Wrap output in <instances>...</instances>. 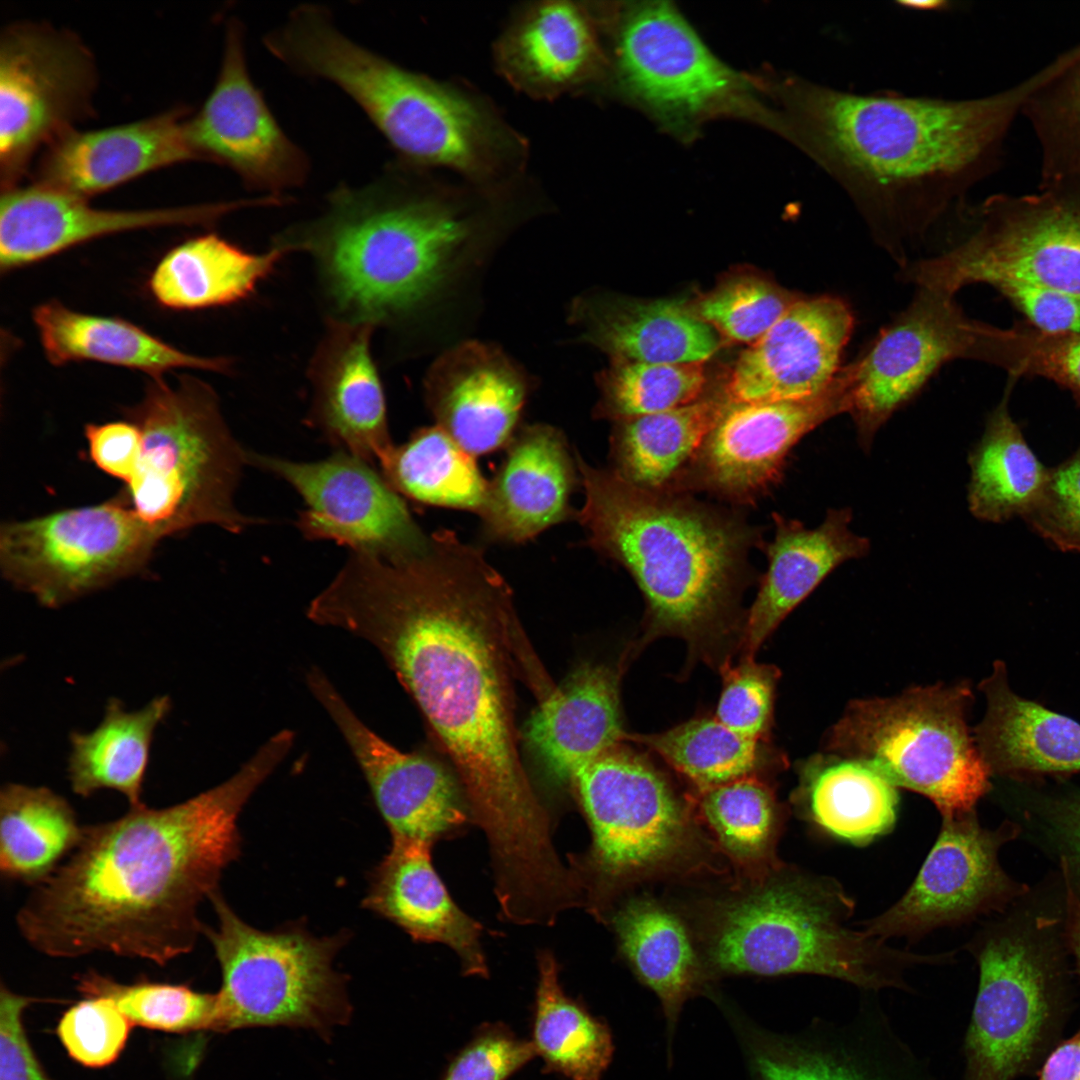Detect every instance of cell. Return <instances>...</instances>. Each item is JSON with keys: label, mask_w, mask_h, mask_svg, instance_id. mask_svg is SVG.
Wrapping results in <instances>:
<instances>
[{"label": "cell", "mask_w": 1080, "mask_h": 1080, "mask_svg": "<svg viewBox=\"0 0 1080 1080\" xmlns=\"http://www.w3.org/2000/svg\"><path fill=\"white\" fill-rule=\"evenodd\" d=\"M78 988L86 997L111 999L133 1025L173 1033L212 1030L215 994L186 985L122 984L94 971L79 977Z\"/></svg>", "instance_id": "50"}, {"label": "cell", "mask_w": 1080, "mask_h": 1080, "mask_svg": "<svg viewBox=\"0 0 1080 1080\" xmlns=\"http://www.w3.org/2000/svg\"><path fill=\"white\" fill-rule=\"evenodd\" d=\"M849 409L845 367L825 390L810 398L727 401L705 437L684 487H698L736 503H751L781 479L789 453L803 436Z\"/></svg>", "instance_id": "17"}, {"label": "cell", "mask_w": 1080, "mask_h": 1080, "mask_svg": "<svg viewBox=\"0 0 1080 1080\" xmlns=\"http://www.w3.org/2000/svg\"><path fill=\"white\" fill-rule=\"evenodd\" d=\"M132 1025L111 999L95 996L69 1008L59 1021L57 1034L75 1061L99 1068L119 1057Z\"/></svg>", "instance_id": "53"}, {"label": "cell", "mask_w": 1080, "mask_h": 1080, "mask_svg": "<svg viewBox=\"0 0 1080 1080\" xmlns=\"http://www.w3.org/2000/svg\"><path fill=\"white\" fill-rule=\"evenodd\" d=\"M188 115L175 108L129 124L72 129L44 149L35 183L87 199L153 170L198 160Z\"/></svg>", "instance_id": "29"}, {"label": "cell", "mask_w": 1080, "mask_h": 1080, "mask_svg": "<svg viewBox=\"0 0 1080 1080\" xmlns=\"http://www.w3.org/2000/svg\"><path fill=\"white\" fill-rule=\"evenodd\" d=\"M706 384L704 362L613 361L598 376L595 414L617 422L671 410L703 398Z\"/></svg>", "instance_id": "49"}, {"label": "cell", "mask_w": 1080, "mask_h": 1080, "mask_svg": "<svg viewBox=\"0 0 1080 1080\" xmlns=\"http://www.w3.org/2000/svg\"><path fill=\"white\" fill-rule=\"evenodd\" d=\"M33 321L48 361L61 366L94 361L147 373L175 368L226 372L230 361L183 352L121 318L85 314L52 300L33 311Z\"/></svg>", "instance_id": "36"}, {"label": "cell", "mask_w": 1080, "mask_h": 1080, "mask_svg": "<svg viewBox=\"0 0 1080 1080\" xmlns=\"http://www.w3.org/2000/svg\"><path fill=\"white\" fill-rule=\"evenodd\" d=\"M799 297L766 278L741 274L723 281L692 308L727 338L754 343Z\"/></svg>", "instance_id": "51"}, {"label": "cell", "mask_w": 1080, "mask_h": 1080, "mask_svg": "<svg viewBox=\"0 0 1080 1080\" xmlns=\"http://www.w3.org/2000/svg\"><path fill=\"white\" fill-rule=\"evenodd\" d=\"M993 288L1033 328L1053 335H1080V294L1022 281Z\"/></svg>", "instance_id": "57"}, {"label": "cell", "mask_w": 1080, "mask_h": 1080, "mask_svg": "<svg viewBox=\"0 0 1080 1080\" xmlns=\"http://www.w3.org/2000/svg\"><path fill=\"white\" fill-rule=\"evenodd\" d=\"M278 58L293 72L329 81L367 115L406 164L453 170L472 185L510 190L528 183L529 148L486 97L408 70L358 44L323 6L296 14Z\"/></svg>", "instance_id": "5"}, {"label": "cell", "mask_w": 1080, "mask_h": 1080, "mask_svg": "<svg viewBox=\"0 0 1080 1080\" xmlns=\"http://www.w3.org/2000/svg\"><path fill=\"white\" fill-rule=\"evenodd\" d=\"M248 463L286 481L306 508L297 528L310 540H332L353 552L401 561L420 553L427 537L403 497L371 463L344 451L316 462L248 452Z\"/></svg>", "instance_id": "16"}, {"label": "cell", "mask_w": 1080, "mask_h": 1080, "mask_svg": "<svg viewBox=\"0 0 1080 1080\" xmlns=\"http://www.w3.org/2000/svg\"><path fill=\"white\" fill-rule=\"evenodd\" d=\"M538 970L531 1041L536 1055L570 1080H599L613 1053L607 1026L564 993L552 953L539 954Z\"/></svg>", "instance_id": "46"}, {"label": "cell", "mask_w": 1080, "mask_h": 1080, "mask_svg": "<svg viewBox=\"0 0 1080 1080\" xmlns=\"http://www.w3.org/2000/svg\"><path fill=\"white\" fill-rule=\"evenodd\" d=\"M979 689L987 709L974 739L991 774L1080 772V723L1014 692L1001 660L994 662Z\"/></svg>", "instance_id": "35"}, {"label": "cell", "mask_w": 1080, "mask_h": 1080, "mask_svg": "<svg viewBox=\"0 0 1080 1080\" xmlns=\"http://www.w3.org/2000/svg\"><path fill=\"white\" fill-rule=\"evenodd\" d=\"M306 616L384 658L453 764L492 858L519 862L549 845V816L519 754L515 681L538 701L555 686L479 548L440 530L405 560L353 552Z\"/></svg>", "instance_id": "1"}, {"label": "cell", "mask_w": 1080, "mask_h": 1080, "mask_svg": "<svg viewBox=\"0 0 1080 1080\" xmlns=\"http://www.w3.org/2000/svg\"><path fill=\"white\" fill-rule=\"evenodd\" d=\"M277 245L262 254L244 251L217 234L193 237L169 250L148 280L153 298L173 310L224 306L247 298L280 259Z\"/></svg>", "instance_id": "38"}, {"label": "cell", "mask_w": 1080, "mask_h": 1080, "mask_svg": "<svg viewBox=\"0 0 1080 1080\" xmlns=\"http://www.w3.org/2000/svg\"><path fill=\"white\" fill-rule=\"evenodd\" d=\"M591 832V846L573 870L582 904L602 917L613 897L652 877L696 863V817L652 765L620 745L569 779Z\"/></svg>", "instance_id": "9"}, {"label": "cell", "mask_w": 1080, "mask_h": 1080, "mask_svg": "<svg viewBox=\"0 0 1080 1080\" xmlns=\"http://www.w3.org/2000/svg\"><path fill=\"white\" fill-rule=\"evenodd\" d=\"M170 709L168 696L155 697L135 711H126L120 700L111 698L95 729L70 734L67 771L73 792L89 797L109 789L123 794L130 806L142 804L154 731Z\"/></svg>", "instance_id": "41"}, {"label": "cell", "mask_w": 1080, "mask_h": 1080, "mask_svg": "<svg viewBox=\"0 0 1080 1080\" xmlns=\"http://www.w3.org/2000/svg\"><path fill=\"white\" fill-rule=\"evenodd\" d=\"M1018 382L1008 376L1001 400L987 417L984 432L969 454L968 505L975 518L1002 523L1023 518L1046 486V467L1029 446L1010 411Z\"/></svg>", "instance_id": "40"}, {"label": "cell", "mask_w": 1080, "mask_h": 1080, "mask_svg": "<svg viewBox=\"0 0 1080 1080\" xmlns=\"http://www.w3.org/2000/svg\"><path fill=\"white\" fill-rule=\"evenodd\" d=\"M187 130L198 160L232 169L248 189L282 196L308 177L307 155L285 134L250 77L244 28L235 18L226 25L215 86Z\"/></svg>", "instance_id": "19"}, {"label": "cell", "mask_w": 1080, "mask_h": 1080, "mask_svg": "<svg viewBox=\"0 0 1080 1080\" xmlns=\"http://www.w3.org/2000/svg\"><path fill=\"white\" fill-rule=\"evenodd\" d=\"M1050 809L1066 844L1080 866V794L1054 800Z\"/></svg>", "instance_id": "61"}, {"label": "cell", "mask_w": 1080, "mask_h": 1080, "mask_svg": "<svg viewBox=\"0 0 1080 1080\" xmlns=\"http://www.w3.org/2000/svg\"><path fill=\"white\" fill-rule=\"evenodd\" d=\"M89 457L104 473L127 484L142 452L139 427L130 420L87 424L84 429Z\"/></svg>", "instance_id": "59"}, {"label": "cell", "mask_w": 1080, "mask_h": 1080, "mask_svg": "<svg viewBox=\"0 0 1080 1080\" xmlns=\"http://www.w3.org/2000/svg\"><path fill=\"white\" fill-rule=\"evenodd\" d=\"M696 814L721 851L755 881L781 867L775 849L782 808L767 784L750 775L700 789Z\"/></svg>", "instance_id": "45"}, {"label": "cell", "mask_w": 1080, "mask_h": 1080, "mask_svg": "<svg viewBox=\"0 0 1080 1080\" xmlns=\"http://www.w3.org/2000/svg\"><path fill=\"white\" fill-rule=\"evenodd\" d=\"M971 698L963 683L855 700L832 727L826 749L924 795L942 817L973 812L990 788L991 771L968 729Z\"/></svg>", "instance_id": "10"}, {"label": "cell", "mask_w": 1080, "mask_h": 1080, "mask_svg": "<svg viewBox=\"0 0 1080 1080\" xmlns=\"http://www.w3.org/2000/svg\"><path fill=\"white\" fill-rule=\"evenodd\" d=\"M1039 1080H1080V1030L1050 1054Z\"/></svg>", "instance_id": "60"}, {"label": "cell", "mask_w": 1080, "mask_h": 1080, "mask_svg": "<svg viewBox=\"0 0 1080 1080\" xmlns=\"http://www.w3.org/2000/svg\"><path fill=\"white\" fill-rule=\"evenodd\" d=\"M126 417L141 431L142 452L119 494L159 540L200 525L240 533L257 523L235 503L248 451L207 383L189 375L175 385L150 377Z\"/></svg>", "instance_id": "8"}, {"label": "cell", "mask_w": 1080, "mask_h": 1080, "mask_svg": "<svg viewBox=\"0 0 1080 1080\" xmlns=\"http://www.w3.org/2000/svg\"><path fill=\"white\" fill-rule=\"evenodd\" d=\"M216 929L205 927L221 968L212 1030L286 1026L328 1035L352 1008L334 958L344 936L317 937L304 928L262 931L244 922L216 891Z\"/></svg>", "instance_id": "11"}, {"label": "cell", "mask_w": 1080, "mask_h": 1080, "mask_svg": "<svg viewBox=\"0 0 1080 1080\" xmlns=\"http://www.w3.org/2000/svg\"><path fill=\"white\" fill-rule=\"evenodd\" d=\"M977 960L963 1080H1013L1034 1062L1056 1018L1050 978L1030 946L1016 937L990 938Z\"/></svg>", "instance_id": "18"}, {"label": "cell", "mask_w": 1080, "mask_h": 1080, "mask_svg": "<svg viewBox=\"0 0 1080 1080\" xmlns=\"http://www.w3.org/2000/svg\"><path fill=\"white\" fill-rule=\"evenodd\" d=\"M1069 932L1080 971V894L1068 887Z\"/></svg>", "instance_id": "62"}, {"label": "cell", "mask_w": 1080, "mask_h": 1080, "mask_svg": "<svg viewBox=\"0 0 1080 1080\" xmlns=\"http://www.w3.org/2000/svg\"><path fill=\"white\" fill-rule=\"evenodd\" d=\"M897 787L861 760L815 756L803 767L796 801L823 833L865 845L889 832L898 808Z\"/></svg>", "instance_id": "39"}, {"label": "cell", "mask_w": 1080, "mask_h": 1080, "mask_svg": "<svg viewBox=\"0 0 1080 1080\" xmlns=\"http://www.w3.org/2000/svg\"><path fill=\"white\" fill-rule=\"evenodd\" d=\"M592 16L584 4L567 0L517 8L493 46L497 72L536 100L580 91L603 67Z\"/></svg>", "instance_id": "28"}, {"label": "cell", "mask_w": 1080, "mask_h": 1080, "mask_svg": "<svg viewBox=\"0 0 1080 1080\" xmlns=\"http://www.w3.org/2000/svg\"><path fill=\"white\" fill-rule=\"evenodd\" d=\"M381 474L402 497L479 514L488 482L475 457L437 425L413 432L378 460Z\"/></svg>", "instance_id": "44"}, {"label": "cell", "mask_w": 1080, "mask_h": 1080, "mask_svg": "<svg viewBox=\"0 0 1080 1080\" xmlns=\"http://www.w3.org/2000/svg\"><path fill=\"white\" fill-rule=\"evenodd\" d=\"M375 326L330 318L310 366L308 422L339 451L371 464L392 447L370 345Z\"/></svg>", "instance_id": "27"}, {"label": "cell", "mask_w": 1080, "mask_h": 1080, "mask_svg": "<svg viewBox=\"0 0 1080 1080\" xmlns=\"http://www.w3.org/2000/svg\"><path fill=\"white\" fill-rule=\"evenodd\" d=\"M1036 72L966 100L856 94L807 81L785 87L781 130L849 195L879 241L900 256L964 205L998 165L1004 140L1042 81Z\"/></svg>", "instance_id": "3"}, {"label": "cell", "mask_w": 1080, "mask_h": 1080, "mask_svg": "<svg viewBox=\"0 0 1080 1080\" xmlns=\"http://www.w3.org/2000/svg\"><path fill=\"white\" fill-rule=\"evenodd\" d=\"M727 400L723 393L671 410L617 421L611 470L638 488L681 492L691 465Z\"/></svg>", "instance_id": "37"}, {"label": "cell", "mask_w": 1080, "mask_h": 1080, "mask_svg": "<svg viewBox=\"0 0 1080 1080\" xmlns=\"http://www.w3.org/2000/svg\"><path fill=\"white\" fill-rule=\"evenodd\" d=\"M611 921L623 955L641 981L658 995L672 1029L701 976L685 925L672 911L647 898L628 900Z\"/></svg>", "instance_id": "42"}, {"label": "cell", "mask_w": 1080, "mask_h": 1080, "mask_svg": "<svg viewBox=\"0 0 1080 1080\" xmlns=\"http://www.w3.org/2000/svg\"><path fill=\"white\" fill-rule=\"evenodd\" d=\"M942 819L912 885L887 911L862 923L867 934L885 941L919 936L969 918L1004 892L1007 880L997 859L1003 831L983 829L973 812Z\"/></svg>", "instance_id": "24"}, {"label": "cell", "mask_w": 1080, "mask_h": 1080, "mask_svg": "<svg viewBox=\"0 0 1080 1080\" xmlns=\"http://www.w3.org/2000/svg\"><path fill=\"white\" fill-rule=\"evenodd\" d=\"M35 1001L1 986L0 1080H49L27 1039L22 1015Z\"/></svg>", "instance_id": "58"}, {"label": "cell", "mask_w": 1080, "mask_h": 1080, "mask_svg": "<svg viewBox=\"0 0 1080 1080\" xmlns=\"http://www.w3.org/2000/svg\"><path fill=\"white\" fill-rule=\"evenodd\" d=\"M290 750L271 736L227 780L190 799L130 806L84 826L77 847L19 909L23 938L55 958L109 952L165 965L190 952L203 934L201 902L240 854L238 817Z\"/></svg>", "instance_id": "2"}, {"label": "cell", "mask_w": 1080, "mask_h": 1080, "mask_svg": "<svg viewBox=\"0 0 1080 1080\" xmlns=\"http://www.w3.org/2000/svg\"><path fill=\"white\" fill-rule=\"evenodd\" d=\"M620 671L595 662L579 664L538 702L523 738L548 775L561 784L582 766L624 740Z\"/></svg>", "instance_id": "32"}, {"label": "cell", "mask_w": 1080, "mask_h": 1080, "mask_svg": "<svg viewBox=\"0 0 1080 1080\" xmlns=\"http://www.w3.org/2000/svg\"><path fill=\"white\" fill-rule=\"evenodd\" d=\"M306 683L346 741L392 839L433 846L466 825L471 815L460 783L438 761L379 736L320 668L307 671Z\"/></svg>", "instance_id": "20"}, {"label": "cell", "mask_w": 1080, "mask_h": 1080, "mask_svg": "<svg viewBox=\"0 0 1080 1080\" xmlns=\"http://www.w3.org/2000/svg\"><path fill=\"white\" fill-rule=\"evenodd\" d=\"M951 247L911 263L906 280L955 295L976 283L1022 281L1080 294V188L993 195L958 214Z\"/></svg>", "instance_id": "12"}, {"label": "cell", "mask_w": 1080, "mask_h": 1080, "mask_svg": "<svg viewBox=\"0 0 1080 1080\" xmlns=\"http://www.w3.org/2000/svg\"><path fill=\"white\" fill-rule=\"evenodd\" d=\"M756 1040L753 1080H938L872 1000L844 1020L815 1017L796 1033Z\"/></svg>", "instance_id": "22"}, {"label": "cell", "mask_w": 1080, "mask_h": 1080, "mask_svg": "<svg viewBox=\"0 0 1080 1080\" xmlns=\"http://www.w3.org/2000/svg\"><path fill=\"white\" fill-rule=\"evenodd\" d=\"M94 58L72 32L9 25L0 39L1 189L16 186L41 148L93 113Z\"/></svg>", "instance_id": "14"}, {"label": "cell", "mask_w": 1080, "mask_h": 1080, "mask_svg": "<svg viewBox=\"0 0 1080 1080\" xmlns=\"http://www.w3.org/2000/svg\"><path fill=\"white\" fill-rule=\"evenodd\" d=\"M1040 148V185L1080 188V44L1050 62L1025 102Z\"/></svg>", "instance_id": "47"}, {"label": "cell", "mask_w": 1080, "mask_h": 1080, "mask_svg": "<svg viewBox=\"0 0 1080 1080\" xmlns=\"http://www.w3.org/2000/svg\"><path fill=\"white\" fill-rule=\"evenodd\" d=\"M579 480L576 457L559 429L547 424L520 426L488 482L478 514L485 536L519 544L569 519Z\"/></svg>", "instance_id": "30"}, {"label": "cell", "mask_w": 1080, "mask_h": 1080, "mask_svg": "<svg viewBox=\"0 0 1080 1080\" xmlns=\"http://www.w3.org/2000/svg\"><path fill=\"white\" fill-rule=\"evenodd\" d=\"M723 689L715 718L737 734L759 741L769 729L778 671L753 658L722 667Z\"/></svg>", "instance_id": "54"}, {"label": "cell", "mask_w": 1080, "mask_h": 1080, "mask_svg": "<svg viewBox=\"0 0 1080 1080\" xmlns=\"http://www.w3.org/2000/svg\"><path fill=\"white\" fill-rule=\"evenodd\" d=\"M854 902L832 878L779 867L754 885L709 905L707 960L718 972L835 978L865 992H911L906 973L940 964L942 954L920 955L846 926Z\"/></svg>", "instance_id": "7"}, {"label": "cell", "mask_w": 1080, "mask_h": 1080, "mask_svg": "<svg viewBox=\"0 0 1080 1080\" xmlns=\"http://www.w3.org/2000/svg\"><path fill=\"white\" fill-rule=\"evenodd\" d=\"M84 826L61 795L47 787L8 783L0 791V870L8 880L37 884L81 840Z\"/></svg>", "instance_id": "43"}, {"label": "cell", "mask_w": 1080, "mask_h": 1080, "mask_svg": "<svg viewBox=\"0 0 1080 1080\" xmlns=\"http://www.w3.org/2000/svg\"><path fill=\"white\" fill-rule=\"evenodd\" d=\"M529 388L525 373L500 349L476 341L443 353L424 381L436 425L475 458L509 444Z\"/></svg>", "instance_id": "26"}, {"label": "cell", "mask_w": 1080, "mask_h": 1080, "mask_svg": "<svg viewBox=\"0 0 1080 1080\" xmlns=\"http://www.w3.org/2000/svg\"><path fill=\"white\" fill-rule=\"evenodd\" d=\"M615 58L624 85L650 107L670 115L707 112L732 100L742 87L737 75L665 2L642 3L625 13Z\"/></svg>", "instance_id": "21"}, {"label": "cell", "mask_w": 1080, "mask_h": 1080, "mask_svg": "<svg viewBox=\"0 0 1080 1080\" xmlns=\"http://www.w3.org/2000/svg\"><path fill=\"white\" fill-rule=\"evenodd\" d=\"M990 365L1018 380L1046 379L1067 391L1080 407V335L1043 333L1024 320L997 327Z\"/></svg>", "instance_id": "52"}, {"label": "cell", "mask_w": 1080, "mask_h": 1080, "mask_svg": "<svg viewBox=\"0 0 1080 1080\" xmlns=\"http://www.w3.org/2000/svg\"><path fill=\"white\" fill-rule=\"evenodd\" d=\"M851 520L848 508L829 510L816 528L774 514L767 571L744 624L745 658H753L781 621L837 566L869 551L868 539L851 531Z\"/></svg>", "instance_id": "33"}, {"label": "cell", "mask_w": 1080, "mask_h": 1080, "mask_svg": "<svg viewBox=\"0 0 1080 1080\" xmlns=\"http://www.w3.org/2000/svg\"><path fill=\"white\" fill-rule=\"evenodd\" d=\"M431 848L419 841L392 839L389 852L371 873L363 906L415 941L450 947L466 975L486 977L483 927L452 900L433 866Z\"/></svg>", "instance_id": "31"}, {"label": "cell", "mask_w": 1080, "mask_h": 1080, "mask_svg": "<svg viewBox=\"0 0 1080 1080\" xmlns=\"http://www.w3.org/2000/svg\"><path fill=\"white\" fill-rule=\"evenodd\" d=\"M535 1055L532 1042L504 1025L488 1024L455 1057L442 1080H506Z\"/></svg>", "instance_id": "56"}, {"label": "cell", "mask_w": 1080, "mask_h": 1080, "mask_svg": "<svg viewBox=\"0 0 1080 1080\" xmlns=\"http://www.w3.org/2000/svg\"><path fill=\"white\" fill-rule=\"evenodd\" d=\"M854 327L850 306L832 295L800 296L738 357L723 395L729 402L816 396L841 370Z\"/></svg>", "instance_id": "23"}, {"label": "cell", "mask_w": 1080, "mask_h": 1080, "mask_svg": "<svg viewBox=\"0 0 1080 1080\" xmlns=\"http://www.w3.org/2000/svg\"><path fill=\"white\" fill-rule=\"evenodd\" d=\"M158 541L118 494L3 523L0 569L42 606L59 608L143 572Z\"/></svg>", "instance_id": "13"}, {"label": "cell", "mask_w": 1080, "mask_h": 1080, "mask_svg": "<svg viewBox=\"0 0 1080 1080\" xmlns=\"http://www.w3.org/2000/svg\"><path fill=\"white\" fill-rule=\"evenodd\" d=\"M244 200L184 207L104 210L34 183L2 190L0 267L9 272L106 235L162 226H209Z\"/></svg>", "instance_id": "25"}, {"label": "cell", "mask_w": 1080, "mask_h": 1080, "mask_svg": "<svg viewBox=\"0 0 1080 1080\" xmlns=\"http://www.w3.org/2000/svg\"><path fill=\"white\" fill-rule=\"evenodd\" d=\"M575 457L585 494L576 517L588 544L635 580L649 631L694 640L719 626L745 577L753 529L681 492L644 490Z\"/></svg>", "instance_id": "6"}, {"label": "cell", "mask_w": 1080, "mask_h": 1080, "mask_svg": "<svg viewBox=\"0 0 1080 1080\" xmlns=\"http://www.w3.org/2000/svg\"><path fill=\"white\" fill-rule=\"evenodd\" d=\"M661 756L699 789L752 775L759 762L758 741L741 736L714 718L693 719L667 731L629 735Z\"/></svg>", "instance_id": "48"}, {"label": "cell", "mask_w": 1080, "mask_h": 1080, "mask_svg": "<svg viewBox=\"0 0 1080 1080\" xmlns=\"http://www.w3.org/2000/svg\"><path fill=\"white\" fill-rule=\"evenodd\" d=\"M1022 519L1058 550L1080 553V445L1049 468L1041 497Z\"/></svg>", "instance_id": "55"}, {"label": "cell", "mask_w": 1080, "mask_h": 1080, "mask_svg": "<svg viewBox=\"0 0 1080 1080\" xmlns=\"http://www.w3.org/2000/svg\"><path fill=\"white\" fill-rule=\"evenodd\" d=\"M513 195L396 160L368 184L338 185L278 241L314 257L335 319L376 327L428 301Z\"/></svg>", "instance_id": "4"}, {"label": "cell", "mask_w": 1080, "mask_h": 1080, "mask_svg": "<svg viewBox=\"0 0 1080 1080\" xmlns=\"http://www.w3.org/2000/svg\"><path fill=\"white\" fill-rule=\"evenodd\" d=\"M584 340L613 361L699 363L719 347L716 331L692 307L672 299L590 296L572 310Z\"/></svg>", "instance_id": "34"}, {"label": "cell", "mask_w": 1080, "mask_h": 1080, "mask_svg": "<svg viewBox=\"0 0 1080 1080\" xmlns=\"http://www.w3.org/2000/svg\"><path fill=\"white\" fill-rule=\"evenodd\" d=\"M990 324L970 319L954 295L918 288L911 304L846 366L849 412L864 449L888 418L946 363L984 362Z\"/></svg>", "instance_id": "15"}]
</instances>
